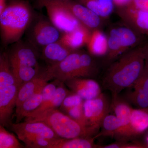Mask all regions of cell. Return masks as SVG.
Listing matches in <instances>:
<instances>
[{
	"label": "cell",
	"mask_w": 148,
	"mask_h": 148,
	"mask_svg": "<svg viewBox=\"0 0 148 148\" xmlns=\"http://www.w3.org/2000/svg\"><path fill=\"white\" fill-rule=\"evenodd\" d=\"M45 71L51 79L64 83L74 78L92 77L97 69L90 54L76 50L60 63L49 66Z\"/></svg>",
	"instance_id": "cell-3"
},
{
	"label": "cell",
	"mask_w": 148,
	"mask_h": 148,
	"mask_svg": "<svg viewBox=\"0 0 148 148\" xmlns=\"http://www.w3.org/2000/svg\"><path fill=\"white\" fill-rule=\"evenodd\" d=\"M117 96L113 97L112 107L115 115L119 121L120 129L118 138L127 139L133 137L130 124L132 108L124 101L118 99Z\"/></svg>",
	"instance_id": "cell-15"
},
{
	"label": "cell",
	"mask_w": 148,
	"mask_h": 148,
	"mask_svg": "<svg viewBox=\"0 0 148 148\" xmlns=\"http://www.w3.org/2000/svg\"><path fill=\"white\" fill-rule=\"evenodd\" d=\"M94 138L77 137L71 139L59 138L52 140L49 148H98L94 143Z\"/></svg>",
	"instance_id": "cell-21"
},
{
	"label": "cell",
	"mask_w": 148,
	"mask_h": 148,
	"mask_svg": "<svg viewBox=\"0 0 148 148\" xmlns=\"http://www.w3.org/2000/svg\"><path fill=\"white\" fill-rule=\"evenodd\" d=\"M84 101L79 105L69 109L66 111V112L69 116L79 123L86 129L84 110Z\"/></svg>",
	"instance_id": "cell-30"
},
{
	"label": "cell",
	"mask_w": 148,
	"mask_h": 148,
	"mask_svg": "<svg viewBox=\"0 0 148 148\" xmlns=\"http://www.w3.org/2000/svg\"><path fill=\"white\" fill-rule=\"evenodd\" d=\"M7 0H0V13H1L6 6Z\"/></svg>",
	"instance_id": "cell-38"
},
{
	"label": "cell",
	"mask_w": 148,
	"mask_h": 148,
	"mask_svg": "<svg viewBox=\"0 0 148 148\" xmlns=\"http://www.w3.org/2000/svg\"><path fill=\"white\" fill-rule=\"evenodd\" d=\"M51 78L45 70L39 74L31 80L26 83L20 88L16 99V108H19L22 103L32 95L42 90Z\"/></svg>",
	"instance_id": "cell-16"
},
{
	"label": "cell",
	"mask_w": 148,
	"mask_h": 148,
	"mask_svg": "<svg viewBox=\"0 0 148 148\" xmlns=\"http://www.w3.org/2000/svg\"><path fill=\"white\" fill-rule=\"evenodd\" d=\"M145 68L148 71V42L145 44Z\"/></svg>",
	"instance_id": "cell-37"
},
{
	"label": "cell",
	"mask_w": 148,
	"mask_h": 148,
	"mask_svg": "<svg viewBox=\"0 0 148 148\" xmlns=\"http://www.w3.org/2000/svg\"><path fill=\"white\" fill-rule=\"evenodd\" d=\"M144 146L136 143H113L107 145L99 146L98 148H142Z\"/></svg>",
	"instance_id": "cell-34"
},
{
	"label": "cell",
	"mask_w": 148,
	"mask_h": 148,
	"mask_svg": "<svg viewBox=\"0 0 148 148\" xmlns=\"http://www.w3.org/2000/svg\"><path fill=\"white\" fill-rule=\"evenodd\" d=\"M101 135L105 136L118 137L120 129L119 121L115 115L108 114L102 123Z\"/></svg>",
	"instance_id": "cell-26"
},
{
	"label": "cell",
	"mask_w": 148,
	"mask_h": 148,
	"mask_svg": "<svg viewBox=\"0 0 148 148\" xmlns=\"http://www.w3.org/2000/svg\"><path fill=\"white\" fill-rule=\"evenodd\" d=\"M61 82L60 81L55 79L53 82L46 85L42 92L43 98L42 103L49 100L54 95L57 88Z\"/></svg>",
	"instance_id": "cell-32"
},
{
	"label": "cell",
	"mask_w": 148,
	"mask_h": 148,
	"mask_svg": "<svg viewBox=\"0 0 148 148\" xmlns=\"http://www.w3.org/2000/svg\"><path fill=\"white\" fill-rule=\"evenodd\" d=\"M40 6L45 8L51 22L63 33L75 30L82 24L66 9L51 0H37Z\"/></svg>",
	"instance_id": "cell-6"
},
{
	"label": "cell",
	"mask_w": 148,
	"mask_h": 148,
	"mask_svg": "<svg viewBox=\"0 0 148 148\" xmlns=\"http://www.w3.org/2000/svg\"><path fill=\"white\" fill-rule=\"evenodd\" d=\"M134 91L128 94V99L140 108L148 109V97L140 88L135 86Z\"/></svg>",
	"instance_id": "cell-28"
},
{
	"label": "cell",
	"mask_w": 148,
	"mask_h": 148,
	"mask_svg": "<svg viewBox=\"0 0 148 148\" xmlns=\"http://www.w3.org/2000/svg\"><path fill=\"white\" fill-rule=\"evenodd\" d=\"M25 121L45 123L61 138L91 137L85 127L57 109L48 110L34 116L26 118Z\"/></svg>",
	"instance_id": "cell-4"
},
{
	"label": "cell",
	"mask_w": 148,
	"mask_h": 148,
	"mask_svg": "<svg viewBox=\"0 0 148 148\" xmlns=\"http://www.w3.org/2000/svg\"><path fill=\"white\" fill-rule=\"evenodd\" d=\"M43 90V89H42ZM42 90L35 93L24 101L19 108H16V122H20L21 120L26 117L28 114L38 108L42 102Z\"/></svg>",
	"instance_id": "cell-24"
},
{
	"label": "cell",
	"mask_w": 148,
	"mask_h": 148,
	"mask_svg": "<svg viewBox=\"0 0 148 148\" xmlns=\"http://www.w3.org/2000/svg\"><path fill=\"white\" fill-rule=\"evenodd\" d=\"M75 51L67 47L60 40L47 45L42 49L43 58L49 66L60 63Z\"/></svg>",
	"instance_id": "cell-18"
},
{
	"label": "cell",
	"mask_w": 148,
	"mask_h": 148,
	"mask_svg": "<svg viewBox=\"0 0 148 148\" xmlns=\"http://www.w3.org/2000/svg\"><path fill=\"white\" fill-rule=\"evenodd\" d=\"M85 6L102 18H107L112 12L113 0H75Z\"/></svg>",
	"instance_id": "cell-22"
},
{
	"label": "cell",
	"mask_w": 148,
	"mask_h": 148,
	"mask_svg": "<svg viewBox=\"0 0 148 148\" xmlns=\"http://www.w3.org/2000/svg\"><path fill=\"white\" fill-rule=\"evenodd\" d=\"M84 101V100L80 95L73 92L65 98L60 108L66 112L71 108L79 105Z\"/></svg>",
	"instance_id": "cell-31"
},
{
	"label": "cell",
	"mask_w": 148,
	"mask_h": 148,
	"mask_svg": "<svg viewBox=\"0 0 148 148\" xmlns=\"http://www.w3.org/2000/svg\"><path fill=\"white\" fill-rule=\"evenodd\" d=\"M18 91L17 84L0 88V123L3 126L11 124V117L16 106Z\"/></svg>",
	"instance_id": "cell-13"
},
{
	"label": "cell",
	"mask_w": 148,
	"mask_h": 148,
	"mask_svg": "<svg viewBox=\"0 0 148 148\" xmlns=\"http://www.w3.org/2000/svg\"><path fill=\"white\" fill-rule=\"evenodd\" d=\"M23 147L17 138L12 133L0 125V148H20Z\"/></svg>",
	"instance_id": "cell-27"
},
{
	"label": "cell",
	"mask_w": 148,
	"mask_h": 148,
	"mask_svg": "<svg viewBox=\"0 0 148 148\" xmlns=\"http://www.w3.org/2000/svg\"><path fill=\"white\" fill-rule=\"evenodd\" d=\"M126 6L148 12V0H132Z\"/></svg>",
	"instance_id": "cell-35"
},
{
	"label": "cell",
	"mask_w": 148,
	"mask_h": 148,
	"mask_svg": "<svg viewBox=\"0 0 148 148\" xmlns=\"http://www.w3.org/2000/svg\"><path fill=\"white\" fill-rule=\"evenodd\" d=\"M145 44L124 53L109 69L103 84L113 97L123 89L133 86L143 73L145 67Z\"/></svg>",
	"instance_id": "cell-1"
},
{
	"label": "cell",
	"mask_w": 148,
	"mask_h": 148,
	"mask_svg": "<svg viewBox=\"0 0 148 148\" xmlns=\"http://www.w3.org/2000/svg\"><path fill=\"white\" fill-rule=\"evenodd\" d=\"M132 0H113L114 5L118 8L124 7L128 5Z\"/></svg>",
	"instance_id": "cell-36"
},
{
	"label": "cell",
	"mask_w": 148,
	"mask_h": 148,
	"mask_svg": "<svg viewBox=\"0 0 148 148\" xmlns=\"http://www.w3.org/2000/svg\"><path fill=\"white\" fill-rule=\"evenodd\" d=\"M144 36L125 24L112 29L108 37V59L112 60L132 48L144 44H141Z\"/></svg>",
	"instance_id": "cell-5"
},
{
	"label": "cell",
	"mask_w": 148,
	"mask_h": 148,
	"mask_svg": "<svg viewBox=\"0 0 148 148\" xmlns=\"http://www.w3.org/2000/svg\"><path fill=\"white\" fill-rule=\"evenodd\" d=\"M61 82L58 86L55 94L49 100L42 103L38 108L27 114L26 117H31L38 115L47 110L57 109L61 106L64 99L72 92H69Z\"/></svg>",
	"instance_id": "cell-19"
},
{
	"label": "cell",
	"mask_w": 148,
	"mask_h": 148,
	"mask_svg": "<svg viewBox=\"0 0 148 148\" xmlns=\"http://www.w3.org/2000/svg\"><path fill=\"white\" fill-rule=\"evenodd\" d=\"M66 9L80 23L92 31L99 29L102 18L75 0H51Z\"/></svg>",
	"instance_id": "cell-9"
},
{
	"label": "cell",
	"mask_w": 148,
	"mask_h": 148,
	"mask_svg": "<svg viewBox=\"0 0 148 148\" xmlns=\"http://www.w3.org/2000/svg\"><path fill=\"white\" fill-rule=\"evenodd\" d=\"M10 127L19 140L27 137H42L54 140L59 138L48 125L42 122L35 121L11 123Z\"/></svg>",
	"instance_id": "cell-10"
},
{
	"label": "cell",
	"mask_w": 148,
	"mask_h": 148,
	"mask_svg": "<svg viewBox=\"0 0 148 148\" xmlns=\"http://www.w3.org/2000/svg\"><path fill=\"white\" fill-rule=\"evenodd\" d=\"M130 124L134 136L147 131L148 129V109L132 108Z\"/></svg>",
	"instance_id": "cell-23"
},
{
	"label": "cell",
	"mask_w": 148,
	"mask_h": 148,
	"mask_svg": "<svg viewBox=\"0 0 148 148\" xmlns=\"http://www.w3.org/2000/svg\"><path fill=\"white\" fill-rule=\"evenodd\" d=\"M31 6L24 0H10L0 13L1 37L5 45L20 40L34 19Z\"/></svg>",
	"instance_id": "cell-2"
},
{
	"label": "cell",
	"mask_w": 148,
	"mask_h": 148,
	"mask_svg": "<svg viewBox=\"0 0 148 148\" xmlns=\"http://www.w3.org/2000/svg\"><path fill=\"white\" fill-rule=\"evenodd\" d=\"M88 50L90 55L102 56L107 55L108 51V38L100 29L91 32L87 45Z\"/></svg>",
	"instance_id": "cell-20"
},
{
	"label": "cell",
	"mask_w": 148,
	"mask_h": 148,
	"mask_svg": "<svg viewBox=\"0 0 148 148\" xmlns=\"http://www.w3.org/2000/svg\"><path fill=\"white\" fill-rule=\"evenodd\" d=\"M18 41L16 42L8 54L12 69L30 66L39 69L35 49L32 47Z\"/></svg>",
	"instance_id": "cell-11"
},
{
	"label": "cell",
	"mask_w": 148,
	"mask_h": 148,
	"mask_svg": "<svg viewBox=\"0 0 148 148\" xmlns=\"http://www.w3.org/2000/svg\"><path fill=\"white\" fill-rule=\"evenodd\" d=\"M61 31L51 22L43 18L35 21L29 33V41L33 47L42 48L60 40Z\"/></svg>",
	"instance_id": "cell-8"
},
{
	"label": "cell",
	"mask_w": 148,
	"mask_h": 148,
	"mask_svg": "<svg viewBox=\"0 0 148 148\" xmlns=\"http://www.w3.org/2000/svg\"><path fill=\"white\" fill-rule=\"evenodd\" d=\"M91 32L82 25L73 32L63 33L59 40L72 50H77L87 45Z\"/></svg>",
	"instance_id": "cell-17"
},
{
	"label": "cell",
	"mask_w": 148,
	"mask_h": 148,
	"mask_svg": "<svg viewBox=\"0 0 148 148\" xmlns=\"http://www.w3.org/2000/svg\"><path fill=\"white\" fill-rule=\"evenodd\" d=\"M64 83L73 92L80 95L84 100L93 99L102 94L100 85L93 79L77 77Z\"/></svg>",
	"instance_id": "cell-14"
},
{
	"label": "cell",
	"mask_w": 148,
	"mask_h": 148,
	"mask_svg": "<svg viewBox=\"0 0 148 148\" xmlns=\"http://www.w3.org/2000/svg\"><path fill=\"white\" fill-rule=\"evenodd\" d=\"M108 108V101L102 93L96 98L84 101L86 127L90 136L97 132L102 126Z\"/></svg>",
	"instance_id": "cell-7"
},
{
	"label": "cell",
	"mask_w": 148,
	"mask_h": 148,
	"mask_svg": "<svg viewBox=\"0 0 148 148\" xmlns=\"http://www.w3.org/2000/svg\"><path fill=\"white\" fill-rule=\"evenodd\" d=\"M147 146L148 147V135L147 138Z\"/></svg>",
	"instance_id": "cell-39"
},
{
	"label": "cell",
	"mask_w": 148,
	"mask_h": 148,
	"mask_svg": "<svg viewBox=\"0 0 148 148\" xmlns=\"http://www.w3.org/2000/svg\"><path fill=\"white\" fill-rule=\"evenodd\" d=\"M134 85L140 88L148 97V71L145 67L143 73Z\"/></svg>",
	"instance_id": "cell-33"
},
{
	"label": "cell",
	"mask_w": 148,
	"mask_h": 148,
	"mask_svg": "<svg viewBox=\"0 0 148 148\" xmlns=\"http://www.w3.org/2000/svg\"><path fill=\"white\" fill-rule=\"evenodd\" d=\"M52 140L39 136L25 137L21 140L27 147L32 148H49Z\"/></svg>",
	"instance_id": "cell-29"
},
{
	"label": "cell",
	"mask_w": 148,
	"mask_h": 148,
	"mask_svg": "<svg viewBox=\"0 0 148 148\" xmlns=\"http://www.w3.org/2000/svg\"><path fill=\"white\" fill-rule=\"evenodd\" d=\"M117 14L124 24L148 38V12L128 7L118 8Z\"/></svg>",
	"instance_id": "cell-12"
},
{
	"label": "cell",
	"mask_w": 148,
	"mask_h": 148,
	"mask_svg": "<svg viewBox=\"0 0 148 148\" xmlns=\"http://www.w3.org/2000/svg\"><path fill=\"white\" fill-rule=\"evenodd\" d=\"M12 70L19 90L22 86L34 78L40 73L39 69L30 66L18 67L12 69Z\"/></svg>",
	"instance_id": "cell-25"
}]
</instances>
